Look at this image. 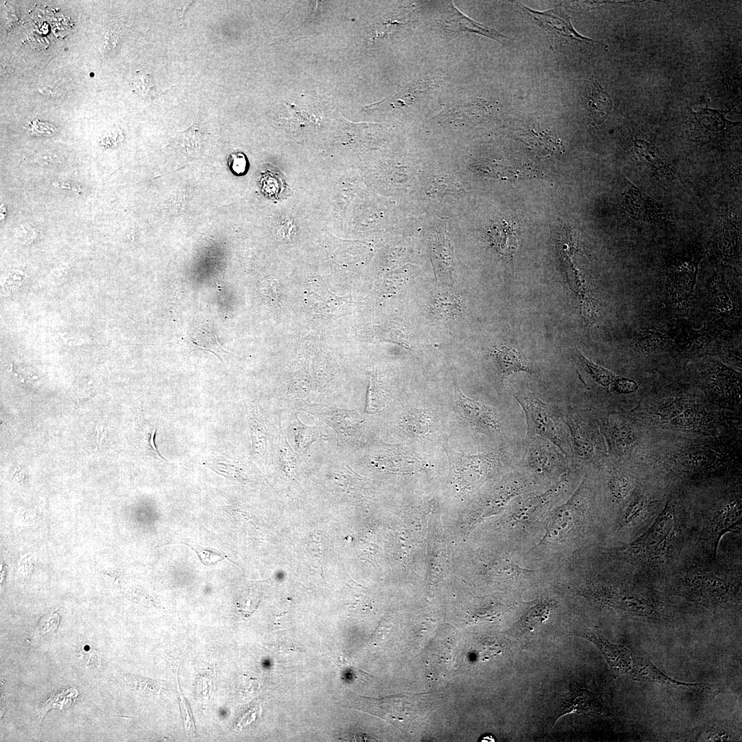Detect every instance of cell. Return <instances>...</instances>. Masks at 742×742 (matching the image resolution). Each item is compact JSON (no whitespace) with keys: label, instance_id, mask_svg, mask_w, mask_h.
<instances>
[{"label":"cell","instance_id":"cell-29","mask_svg":"<svg viewBox=\"0 0 742 742\" xmlns=\"http://www.w3.org/2000/svg\"><path fill=\"white\" fill-rule=\"evenodd\" d=\"M462 302L460 300L452 294L443 293L434 297L430 308L435 317L446 319L460 315L462 311Z\"/></svg>","mask_w":742,"mask_h":742},{"label":"cell","instance_id":"cell-11","mask_svg":"<svg viewBox=\"0 0 742 742\" xmlns=\"http://www.w3.org/2000/svg\"><path fill=\"white\" fill-rule=\"evenodd\" d=\"M440 24L449 36H456L461 32L479 34L501 41L506 36L497 30L471 19L460 12L453 3H447L440 16Z\"/></svg>","mask_w":742,"mask_h":742},{"label":"cell","instance_id":"cell-27","mask_svg":"<svg viewBox=\"0 0 742 742\" xmlns=\"http://www.w3.org/2000/svg\"><path fill=\"white\" fill-rule=\"evenodd\" d=\"M588 107L590 116L597 124H602L611 110V99L597 81L593 82Z\"/></svg>","mask_w":742,"mask_h":742},{"label":"cell","instance_id":"cell-36","mask_svg":"<svg viewBox=\"0 0 742 742\" xmlns=\"http://www.w3.org/2000/svg\"><path fill=\"white\" fill-rule=\"evenodd\" d=\"M570 425L576 451L580 456H589L593 451V445L587 434L574 418L570 419Z\"/></svg>","mask_w":742,"mask_h":742},{"label":"cell","instance_id":"cell-25","mask_svg":"<svg viewBox=\"0 0 742 742\" xmlns=\"http://www.w3.org/2000/svg\"><path fill=\"white\" fill-rule=\"evenodd\" d=\"M280 118L284 126L290 128H304L317 124V112L308 106H298L286 103L280 111Z\"/></svg>","mask_w":742,"mask_h":742},{"label":"cell","instance_id":"cell-1","mask_svg":"<svg viewBox=\"0 0 742 742\" xmlns=\"http://www.w3.org/2000/svg\"><path fill=\"white\" fill-rule=\"evenodd\" d=\"M679 502L671 498L653 524L634 541L613 548L616 559L646 567H663L679 548L683 518Z\"/></svg>","mask_w":742,"mask_h":742},{"label":"cell","instance_id":"cell-26","mask_svg":"<svg viewBox=\"0 0 742 742\" xmlns=\"http://www.w3.org/2000/svg\"><path fill=\"white\" fill-rule=\"evenodd\" d=\"M556 605V602L551 599H543L535 603L522 615L520 619L521 627L528 631H533L546 622Z\"/></svg>","mask_w":742,"mask_h":742},{"label":"cell","instance_id":"cell-43","mask_svg":"<svg viewBox=\"0 0 742 742\" xmlns=\"http://www.w3.org/2000/svg\"><path fill=\"white\" fill-rule=\"evenodd\" d=\"M306 551L311 562H315L317 563V567H322L323 561V552L322 547L320 544V541L311 540L310 543L306 546Z\"/></svg>","mask_w":742,"mask_h":742},{"label":"cell","instance_id":"cell-46","mask_svg":"<svg viewBox=\"0 0 742 742\" xmlns=\"http://www.w3.org/2000/svg\"><path fill=\"white\" fill-rule=\"evenodd\" d=\"M39 91L41 92V93H42L43 95H45L47 96V95H51V96L54 97V96H56V95H60V93H59L58 91L56 89H55L54 87H43L42 89H41V90Z\"/></svg>","mask_w":742,"mask_h":742},{"label":"cell","instance_id":"cell-21","mask_svg":"<svg viewBox=\"0 0 742 742\" xmlns=\"http://www.w3.org/2000/svg\"><path fill=\"white\" fill-rule=\"evenodd\" d=\"M494 359L498 374L502 380L519 372H530V370L519 352L515 348L502 346L494 351Z\"/></svg>","mask_w":742,"mask_h":742},{"label":"cell","instance_id":"cell-4","mask_svg":"<svg viewBox=\"0 0 742 742\" xmlns=\"http://www.w3.org/2000/svg\"><path fill=\"white\" fill-rule=\"evenodd\" d=\"M679 587L688 600L706 607L728 604L734 600L739 592L733 581L695 567L684 575Z\"/></svg>","mask_w":742,"mask_h":742},{"label":"cell","instance_id":"cell-44","mask_svg":"<svg viewBox=\"0 0 742 742\" xmlns=\"http://www.w3.org/2000/svg\"><path fill=\"white\" fill-rule=\"evenodd\" d=\"M282 445L284 449L282 454L284 460V468L288 472V473L291 475V473H293V470L294 469L295 466L294 457L293 453L291 451V450H289V447L288 446L289 445L286 440V438L284 440V438Z\"/></svg>","mask_w":742,"mask_h":742},{"label":"cell","instance_id":"cell-37","mask_svg":"<svg viewBox=\"0 0 742 742\" xmlns=\"http://www.w3.org/2000/svg\"><path fill=\"white\" fill-rule=\"evenodd\" d=\"M609 486L613 498L617 502H620L630 494L633 484L629 476L615 474L611 477Z\"/></svg>","mask_w":742,"mask_h":742},{"label":"cell","instance_id":"cell-14","mask_svg":"<svg viewBox=\"0 0 742 742\" xmlns=\"http://www.w3.org/2000/svg\"><path fill=\"white\" fill-rule=\"evenodd\" d=\"M434 80L429 78L412 82L392 96L365 106L364 109L367 111L387 110L412 105L436 87Z\"/></svg>","mask_w":742,"mask_h":742},{"label":"cell","instance_id":"cell-24","mask_svg":"<svg viewBox=\"0 0 742 742\" xmlns=\"http://www.w3.org/2000/svg\"><path fill=\"white\" fill-rule=\"evenodd\" d=\"M322 416L338 432L348 436L356 431L363 423L359 414L354 410H333L323 414Z\"/></svg>","mask_w":742,"mask_h":742},{"label":"cell","instance_id":"cell-13","mask_svg":"<svg viewBox=\"0 0 742 742\" xmlns=\"http://www.w3.org/2000/svg\"><path fill=\"white\" fill-rule=\"evenodd\" d=\"M698 261L694 258L675 259L665 272L667 289L673 297L685 299L690 294L696 277Z\"/></svg>","mask_w":742,"mask_h":742},{"label":"cell","instance_id":"cell-7","mask_svg":"<svg viewBox=\"0 0 742 742\" xmlns=\"http://www.w3.org/2000/svg\"><path fill=\"white\" fill-rule=\"evenodd\" d=\"M741 526V499L732 498L715 510L705 530L704 539L712 558H717L719 541L723 535L739 531Z\"/></svg>","mask_w":742,"mask_h":742},{"label":"cell","instance_id":"cell-40","mask_svg":"<svg viewBox=\"0 0 742 742\" xmlns=\"http://www.w3.org/2000/svg\"><path fill=\"white\" fill-rule=\"evenodd\" d=\"M610 434L611 437L614 439L616 443L622 445L620 446H626L625 445H630L635 439V434L630 427V426L625 424L615 425L614 427H611Z\"/></svg>","mask_w":742,"mask_h":742},{"label":"cell","instance_id":"cell-33","mask_svg":"<svg viewBox=\"0 0 742 742\" xmlns=\"http://www.w3.org/2000/svg\"><path fill=\"white\" fill-rule=\"evenodd\" d=\"M528 460L535 471L541 474L552 472L556 464V458L552 452L535 445L530 449Z\"/></svg>","mask_w":742,"mask_h":742},{"label":"cell","instance_id":"cell-9","mask_svg":"<svg viewBox=\"0 0 742 742\" xmlns=\"http://www.w3.org/2000/svg\"><path fill=\"white\" fill-rule=\"evenodd\" d=\"M517 6L552 39L561 38L588 44L598 43L578 34L573 27L568 14L563 8L537 11L520 3H518Z\"/></svg>","mask_w":742,"mask_h":742},{"label":"cell","instance_id":"cell-3","mask_svg":"<svg viewBox=\"0 0 742 742\" xmlns=\"http://www.w3.org/2000/svg\"><path fill=\"white\" fill-rule=\"evenodd\" d=\"M588 594L603 605L633 617L668 620L675 616L668 604L635 590L613 586H594Z\"/></svg>","mask_w":742,"mask_h":742},{"label":"cell","instance_id":"cell-30","mask_svg":"<svg viewBox=\"0 0 742 742\" xmlns=\"http://www.w3.org/2000/svg\"><path fill=\"white\" fill-rule=\"evenodd\" d=\"M652 506V501L646 495L634 497L627 506L619 521V528L635 525L644 518Z\"/></svg>","mask_w":742,"mask_h":742},{"label":"cell","instance_id":"cell-28","mask_svg":"<svg viewBox=\"0 0 742 742\" xmlns=\"http://www.w3.org/2000/svg\"><path fill=\"white\" fill-rule=\"evenodd\" d=\"M517 231L515 223L500 221L493 225L491 236L500 249L509 254L516 249L518 245Z\"/></svg>","mask_w":742,"mask_h":742},{"label":"cell","instance_id":"cell-38","mask_svg":"<svg viewBox=\"0 0 742 742\" xmlns=\"http://www.w3.org/2000/svg\"><path fill=\"white\" fill-rule=\"evenodd\" d=\"M293 434L298 451L308 447L318 438V430L316 427L306 426L302 423L295 425Z\"/></svg>","mask_w":742,"mask_h":742},{"label":"cell","instance_id":"cell-31","mask_svg":"<svg viewBox=\"0 0 742 742\" xmlns=\"http://www.w3.org/2000/svg\"><path fill=\"white\" fill-rule=\"evenodd\" d=\"M189 345L193 350H202L212 352L221 361H223L221 355L229 353L221 347L216 335L205 328H198L191 333L189 338Z\"/></svg>","mask_w":742,"mask_h":742},{"label":"cell","instance_id":"cell-32","mask_svg":"<svg viewBox=\"0 0 742 742\" xmlns=\"http://www.w3.org/2000/svg\"><path fill=\"white\" fill-rule=\"evenodd\" d=\"M403 426L412 436L425 438L432 429L433 422L430 416L423 410L414 409L409 412L403 418Z\"/></svg>","mask_w":742,"mask_h":742},{"label":"cell","instance_id":"cell-47","mask_svg":"<svg viewBox=\"0 0 742 742\" xmlns=\"http://www.w3.org/2000/svg\"><path fill=\"white\" fill-rule=\"evenodd\" d=\"M155 432H156V429H155V430H154L153 433L152 434V435H151V436H150V446H151V447H152V448H153V451H154V452H155V453H156V454L157 455V456H159V458H161L164 459V458H163V457H162V456H161V455H160V454H159V453H158V451H157V449H156V447L155 446V444H154V437H155ZM164 460H165V459H164Z\"/></svg>","mask_w":742,"mask_h":742},{"label":"cell","instance_id":"cell-2","mask_svg":"<svg viewBox=\"0 0 742 742\" xmlns=\"http://www.w3.org/2000/svg\"><path fill=\"white\" fill-rule=\"evenodd\" d=\"M581 636L594 644L602 653L611 669L618 675L634 680L657 683L667 686L700 693H712L710 684L687 683L677 681L662 672L651 661L626 647L611 643L596 629L583 633Z\"/></svg>","mask_w":742,"mask_h":742},{"label":"cell","instance_id":"cell-6","mask_svg":"<svg viewBox=\"0 0 742 742\" xmlns=\"http://www.w3.org/2000/svg\"><path fill=\"white\" fill-rule=\"evenodd\" d=\"M515 397L525 412L528 436L546 438L563 451V444L550 407L530 392L517 394Z\"/></svg>","mask_w":742,"mask_h":742},{"label":"cell","instance_id":"cell-10","mask_svg":"<svg viewBox=\"0 0 742 742\" xmlns=\"http://www.w3.org/2000/svg\"><path fill=\"white\" fill-rule=\"evenodd\" d=\"M625 209L635 220L657 224L671 222V216L663 205L631 186L625 194Z\"/></svg>","mask_w":742,"mask_h":742},{"label":"cell","instance_id":"cell-18","mask_svg":"<svg viewBox=\"0 0 742 742\" xmlns=\"http://www.w3.org/2000/svg\"><path fill=\"white\" fill-rule=\"evenodd\" d=\"M562 487L563 483H559L544 492L518 501L512 510L513 521L519 526L528 524L558 495Z\"/></svg>","mask_w":742,"mask_h":742},{"label":"cell","instance_id":"cell-23","mask_svg":"<svg viewBox=\"0 0 742 742\" xmlns=\"http://www.w3.org/2000/svg\"><path fill=\"white\" fill-rule=\"evenodd\" d=\"M727 111H714L711 120L702 119L698 114L694 113L693 133L695 137L699 139H712L726 128L733 126V122L726 120L724 114Z\"/></svg>","mask_w":742,"mask_h":742},{"label":"cell","instance_id":"cell-20","mask_svg":"<svg viewBox=\"0 0 742 742\" xmlns=\"http://www.w3.org/2000/svg\"><path fill=\"white\" fill-rule=\"evenodd\" d=\"M582 361L592 377L608 389L620 393H631L638 388L637 383L633 380L616 376L584 357H582Z\"/></svg>","mask_w":742,"mask_h":742},{"label":"cell","instance_id":"cell-39","mask_svg":"<svg viewBox=\"0 0 742 742\" xmlns=\"http://www.w3.org/2000/svg\"><path fill=\"white\" fill-rule=\"evenodd\" d=\"M693 739L695 741H722L730 740V735L723 728L711 726L701 729Z\"/></svg>","mask_w":742,"mask_h":742},{"label":"cell","instance_id":"cell-12","mask_svg":"<svg viewBox=\"0 0 742 742\" xmlns=\"http://www.w3.org/2000/svg\"><path fill=\"white\" fill-rule=\"evenodd\" d=\"M740 220L727 210L722 215L717 225L713 240L712 248L716 254L725 260L734 259L739 254L741 239Z\"/></svg>","mask_w":742,"mask_h":742},{"label":"cell","instance_id":"cell-15","mask_svg":"<svg viewBox=\"0 0 742 742\" xmlns=\"http://www.w3.org/2000/svg\"><path fill=\"white\" fill-rule=\"evenodd\" d=\"M605 711L603 704L595 694L585 688H574L561 702L554 715L552 724L561 717L570 713L600 716Z\"/></svg>","mask_w":742,"mask_h":742},{"label":"cell","instance_id":"cell-35","mask_svg":"<svg viewBox=\"0 0 742 742\" xmlns=\"http://www.w3.org/2000/svg\"><path fill=\"white\" fill-rule=\"evenodd\" d=\"M385 405V395L377 381L372 375L368 387L365 411L368 414H376L381 411Z\"/></svg>","mask_w":742,"mask_h":742},{"label":"cell","instance_id":"cell-16","mask_svg":"<svg viewBox=\"0 0 742 742\" xmlns=\"http://www.w3.org/2000/svg\"><path fill=\"white\" fill-rule=\"evenodd\" d=\"M431 257L436 278L452 283L453 273V249L446 229L439 228L431 240Z\"/></svg>","mask_w":742,"mask_h":742},{"label":"cell","instance_id":"cell-42","mask_svg":"<svg viewBox=\"0 0 742 742\" xmlns=\"http://www.w3.org/2000/svg\"><path fill=\"white\" fill-rule=\"evenodd\" d=\"M135 84L137 89L142 96L152 98L156 95L155 85L150 74H139Z\"/></svg>","mask_w":742,"mask_h":742},{"label":"cell","instance_id":"cell-45","mask_svg":"<svg viewBox=\"0 0 742 742\" xmlns=\"http://www.w3.org/2000/svg\"><path fill=\"white\" fill-rule=\"evenodd\" d=\"M229 159L231 166L235 172L242 173L245 171L247 161L243 153H233Z\"/></svg>","mask_w":742,"mask_h":742},{"label":"cell","instance_id":"cell-8","mask_svg":"<svg viewBox=\"0 0 742 742\" xmlns=\"http://www.w3.org/2000/svg\"><path fill=\"white\" fill-rule=\"evenodd\" d=\"M454 401L458 414L479 432L497 436L502 427L495 410L480 401L466 396L454 379Z\"/></svg>","mask_w":742,"mask_h":742},{"label":"cell","instance_id":"cell-34","mask_svg":"<svg viewBox=\"0 0 742 742\" xmlns=\"http://www.w3.org/2000/svg\"><path fill=\"white\" fill-rule=\"evenodd\" d=\"M411 12L407 9H402L396 13L390 15L381 19L376 24L375 36L376 38L384 37L394 32L397 28L412 21Z\"/></svg>","mask_w":742,"mask_h":742},{"label":"cell","instance_id":"cell-17","mask_svg":"<svg viewBox=\"0 0 742 742\" xmlns=\"http://www.w3.org/2000/svg\"><path fill=\"white\" fill-rule=\"evenodd\" d=\"M447 457L456 475L465 477H480L492 464L495 458L493 454L469 455L460 453L446 445Z\"/></svg>","mask_w":742,"mask_h":742},{"label":"cell","instance_id":"cell-41","mask_svg":"<svg viewBox=\"0 0 742 742\" xmlns=\"http://www.w3.org/2000/svg\"><path fill=\"white\" fill-rule=\"evenodd\" d=\"M59 622V616L57 612H52L42 618L38 623L34 631L35 638L45 635L46 633L54 631Z\"/></svg>","mask_w":742,"mask_h":742},{"label":"cell","instance_id":"cell-5","mask_svg":"<svg viewBox=\"0 0 742 742\" xmlns=\"http://www.w3.org/2000/svg\"><path fill=\"white\" fill-rule=\"evenodd\" d=\"M582 485L564 504L550 513L546 524L545 533L537 546L562 543L567 540L583 524L585 516V502Z\"/></svg>","mask_w":742,"mask_h":742},{"label":"cell","instance_id":"cell-22","mask_svg":"<svg viewBox=\"0 0 742 742\" xmlns=\"http://www.w3.org/2000/svg\"><path fill=\"white\" fill-rule=\"evenodd\" d=\"M203 141V133L199 123H193L183 131H179L175 137L168 140L167 147L178 150L184 155H196L201 151Z\"/></svg>","mask_w":742,"mask_h":742},{"label":"cell","instance_id":"cell-19","mask_svg":"<svg viewBox=\"0 0 742 742\" xmlns=\"http://www.w3.org/2000/svg\"><path fill=\"white\" fill-rule=\"evenodd\" d=\"M633 147L640 160L653 173L666 180H672L675 178L674 170L666 161L661 158L654 145L644 139H636L633 142Z\"/></svg>","mask_w":742,"mask_h":742}]
</instances>
